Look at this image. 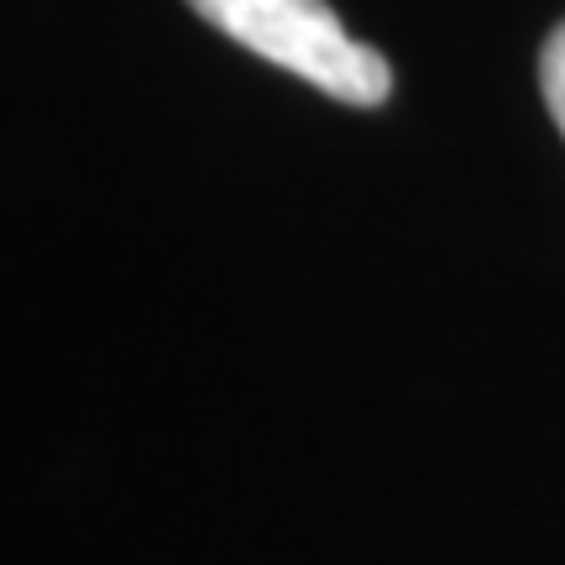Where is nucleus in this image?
Here are the masks:
<instances>
[{
	"label": "nucleus",
	"instance_id": "obj_1",
	"mask_svg": "<svg viewBox=\"0 0 565 565\" xmlns=\"http://www.w3.org/2000/svg\"><path fill=\"white\" fill-rule=\"evenodd\" d=\"M189 6L231 42L345 105H383L393 89L387 58L351 38L324 0H189Z\"/></svg>",
	"mask_w": 565,
	"mask_h": 565
},
{
	"label": "nucleus",
	"instance_id": "obj_2",
	"mask_svg": "<svg viewBox=\"0 0 565 565\" xmlns=\"http://www.w3.org/2000/svg\"><path fill=\"white\" fill-rule=\"evenodd\" d=\"M540 89H545L550 116H555V126H561V137H565V21L550 32L545 53H540Z\"/></svg>",
	"mask_w": 565,
	"mask_h": 565
}]
</instances>
